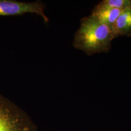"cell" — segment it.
<instances>
[{
    "label": "cell",
    "mask_w": 131,
    "mask_h": 131,
    "mask_svg": "<svg viewBox=\"0 0 131 131\" xmlns=\"http://www.w3.org/2000/svg\"><path fill=\"white\" fill-rule=\"evenodd\" d=\"M112 30L92 14L81 19L73 46L88 56L110 51L114 39Z\"/></svg>",
    "instance_id": "obj_1"
},
{
    "label": "cell",
    "mask_w": 131,
    "mask_h": 131,
    "mask_svg": "<svg viewBox=\"0 0 131 131\" xmlns=\"http://www.w3.org/2000/svg\"><path fill=\"white\" fill-rule=\"evenodd\" d=\"M0 131H38L28 114L0 94Z\"/></svg>",
    "instance_id": "obj_2"
},
{
    "label": "cell",
    "mask_w": 131,
    "mask_h": 131,
    "mask_svg": "<svg viewBox=\"0 0 131 131\" xmlns=\"http://www.w3.org/2000/svg\"><path fill=\"white\" fill-rule=\"evenodd\" d=\"M46 5L40 0L32 2H19L15 0H0V16H19L26 13H33L41 17L45 24L49 19L46 15Z\"/></svg>",
    "instance_id": "obj_3"
},
{
    "label": "cell",
    "mask_w": 131,
    "mask_h": 131,
    "mask_svg": "<svg viewBox=\"0 0 131 131\" xmlns=\"http://www.w3.org/2000/svg\"><path fill=\"white\" fill-rule=\"evenodd\" d=\"M121 12V10L112 8L101 2L94 7L91 14L112 30Z\"/></svg>",
    "instance_id": "obj_4"
},
{
    "label": "cell",
    "mask_w": 131,
    "mask_h": 131,
    "mask_svg": "<svg viewBox=\"0 0 131 131\" xmlns=\"http://www.w3.org/2000/svg\"><path fill=\"white\" fill-rule=\"evenodd\" d=\"M114 38L131 36V6L122 11L112 29Z\"/></svg>",
    "instance_id": "obj_5"
},
{
    "label": "cell",
    "mask_w": 131,
    "mask_h": 131,
    "mask_svg": "<svg viewBox=\"0 0 131 131\" xmlns=\"http://www.w3.org/2000/svg\"><path fill=\"white\" fill-rule=\"evenodd\" d=\"M101 2L112 8L121 11L131 6V0H103Z\"/></svg>",
    "instance_id": "obj_6"
}]
</instances>
